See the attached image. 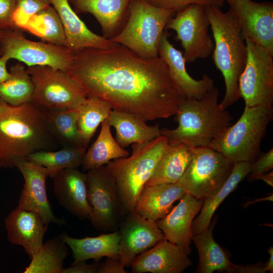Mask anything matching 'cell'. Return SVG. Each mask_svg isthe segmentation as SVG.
Masks as SVG:
<instances>
[{
    "label": "cell",
    "mask_w": 273,
    "mask_h": 273,
    "mask_svg": "<svg viewBox=\"0 0 273 273\" xmlns=\"http://www.w3.org/2000/svg\"><path fill=\"white\" fill-rule=\"evenodd\" d=\"M273 168V149L262 153L259 158L253 162L250 166V177L254 179L256 176L272 170Z\"/></svg>",
    "instance_id": "40"
},
{
    "label": "cell",
    "mask_w": 273,
    "mask_h": 273,
    "mask_svg": "<svg viewBox=\"0 0 273 273\" xmlns=\"http://www.w3.org/2000/svg\"><path fill=\"white\" fill-rule=\"evenodd\" d=\"M178 183L145 186L136 201L133 211L141 216L156 222L171 210L173 203L186 193Z\"/></svg>",
    "instance_id": "23"
},
{
    "label": "cell",
    "mask_w": 273,
    "mask_h": 273,
    "mask_svg": "<svg viewBox=\"0 0 273 273\" xmlns=\"http://www.w3.org/2000/svg\"><path fill=\"white\" fill-rule=\"evenodd\" d=\"M218 95L214 87L200 99H185L174 115L177 127L161 128V135L194 148L209 147L232 125L233 120L226 109L220 107Z\"/></svg>",
    "instance_id": "3"
},
{
    "label": "cell",
    "mask_w": 273,
    "mask_h": 273,
    "mask_svg": "<svg viewBox=\"0 0 273 273\" xmlns=\"http://www.w3.org/2000/svg\"><path fill=\"white\" fill-rule=\"evenodd\" d=\"M273 117L272 105L245 107L238 120L231 125L210 147L234 164L252 163L260 154L261 143Z\"/></svg>",
    "instance_id": "7"
},
{
    "label": "cell",
    "mask_w": 273,
    "mask_h": 273,
    "mask_svg": "<svg viewBox=\"0 0 273 273\" xmlns=\"http://www.w3.org/2000/svg\"><path fill=\"white\" fill-rule=\"evenodd\" d=\"M45 112L50 130L59 145L84 147L77 127V109L45 110Z\"/></svg>",
    "instance_id": "35"
},
{
    "label": "cell",
    "mask_w": 273,
    "mask_h": 273,
    "mask_svg": "<svg viewBox=\"0 0 273 273\" xmlns=\"http://www.w3.org/2000/svg\"><path fill=\"white\" fill-rule=\"evenodd\" d=\"M58 143L52 134L45 110L32 101L11 105L0 98V165L14 168L28 155L54 150Z\"/></svg>",
    "instance_id": "2"
},
{
    "label": "cell",
    "mask_w": 273,
    "mask_h": 273,
    "mask_svg": "<svg viewBox=\"0 0 273 273\" xmlns=\"http://www.w3.org/2000/svg\"><path fill=\"white\" fill-rule=\"evenodd\" d=\"M22 31L28 32L42 41L67 47L63 24L52 5L32 16Z\"/></svg>",
    "instance_id": "31"
},
{
    "label": "cell",
    "mask_w": 273,
    "mask_h": 273,
    "mask_svg": "<svg viewBox=\"0 0 273 273\" xmlns=\"http://www.w3.org/2000/svg\"><path fill=\"white\" fill-rule=\"evenodd\" d=\"M118 229L119 259L125 267H130L138 255L166 239L156 222L133 210L124 216Z\"/></svg>",
    "instance_id": "14"
},
{
    "label": "cell",
    "mask_w": 273,
    "mask_h": 273,
    "mask_svg": "<svg viewBox=\"0 0 273 273\" xmlns=\"http://www.w3.org/2000/svg\"><path fill=\"white\" fill-rule=\"evenodd\" d=\"M67 72L87 95L146 121L174 115L185 99L161 58L142 57L118 43L75 53Z\"/></svg>",
    "instance_id": "1"
},
{
    "label": "cell",
    "mask_w": 273,
    "mask_h": 273,
    "mask_svg": "<svg viewBox=\"0 0 273 273\" xmlns=\"http://www.w3.org/2000/svg\"><path fill=\"white\" fill-rule=\"evenodd\" d=\"M261 179L271 187L273 186V172L271 170L269 173H263L254 177V180Z\"/></svg>",
    "instance_id": "44"
},
{
    "label": "cell",
    "mask_w": 273,
    "mask_h": 273,
    "mask_svg": "<svg viewBox=\"0 0 273 273\" xmlns=\"http://www.w3.org/2000/svg\"><path fill=\"white\" fill-rule=\"evenodd\" d=\"M9 72L10 77L0 84V98L13 106L31 102L34 85L27 68L18 63L12 66Z\"/></svg>",
    "instance_id": "36"
},
{
    "label": "cell",
    "mask_w": 273,
    "mask_h": 273,
    "mask_svg": "<svg viewBox=\"0 0 273 273\" xmlns=\"http://www.w3.org/2000/svg\"><path fill=\"white\" fill-rule=\"evenodd\" d=\"M86 174L92 225L104 232L117 231L124 215L114 180L106 165L91 169Z\"/></svg>",
    "instance_id": "12"
},
{
    "label": "cell",
    "mask_w": 273,
    "mask_h": 273,
    "mask_svg": "<svg viewBox=\"0 0 273 273\" xmlns=\"http://www.w3.org/2000/svg\"><path fill=\"white\" fill-rule=\"evenodd\" d=\"M34 85L32 102L44 110L77 109L87 94L67 72L49 66L27 67Z\"/></svg>",
    "instance_id": "8"
},
{
    "label": "cell",
    "mask_w": 273,
    "mask_h": 273,
    "mask_svg": "<svg viewBox=\"0 0 273 273\" xmlns=\"http://www.w3.org/2000/svg\"><path fill=\"white\" fill-rule=\"evenodd\" d=\"M125 267L119 257H106L103 262L99 263L97 273H126Z\"/></svg>",
    "instance_id": "41"
},
{
    "label": "cell",
    "mask_w": 273,
    "mask_h": 273,
    "mask_svg": "<svg viewBox=\"0 0 273 273\" xmlns=\"http://www.w3.org/2000/svg\"><path fill=\"white\" fill-rule=\"evenodd\" d=\"M248 57L239 80L240 97L245 106L272 105L273 54L249 39Z\"/></svg>",
    "instance_id": "13"
},
{
    "label": "cell",
    "mask_w": 273,
    "mask_h": 273,
    "mask_svg": "<svg viewBox=\"0 0 273 273\" xmlns=\"http://www.w3.org/2000/svg\"><path fill=\"white\" fill-rule=\"evenodd\" d=\"M2 32H3L2 30H0V38H1V36H2Z\"/></svg>",
    "instance_id": "48"
},
{
    "label": "cell",
    "mask_w": 273,
    "mask_h": 273,
    "mask_svg": "<svg viewBox=\"0 0 273 273\" xmlns=\"http://www.w3.org/2000/svg\"><path fill=\"white\" fill-rule=\"evenodd\" d=\"M272 200H273L272 194H271V195H269L266 197L259 198V199H256L254 200L247 202L245 204H244V207H247L251 204H254L255 203H256L259 201H269L272 202Z\"/></svg>",
    "instance_id": "46"
},
{
    "label": "cell",
    "mask_w": 273,
    "mask_h": 273,
    "mask_svg": "<svg viewBox=\"0 0 273 273\" xmlns=\"http://www.w3.org/2000/svg\"><path fill=\"white\" fill-rule=\"evenodd\" d=\"M215 219L201 233L193 235L192 241L199 254V264L196 270L199 273H212L214 271L240 273L241 266L233 263L213 237Z\"/></svg>",
    "instance_id": "26"
},
{
    "label": "cell",
    "mask_w": 273,
    "mask_h": 273,
    "mask_svg": "<svg viewBox=\"0 0 273 273\" xmlns=\"http://www.w3.org/2000/svg\"><path fill=\"white\" fill-rule=\"evenodd\" d=\"M192 265L187 254L165 239L138 255L130 266L134 273H181Z\"/></svg>",
    "instance_id": "21"
},
{
    "label": "cell",
    "mask_w": 273,
    "mask_h": 273,
    "mask_svg": "<svg viewBox=\"0 0 273 273\" xmlns=\"http://www.w3.org/2000/svg\"><path fill=\"white\" fill-rule=\"evenodd\" d=\"M108 118L111 126L115 129V140L122 148L148 142L161 135L158 124L148 125L143 119L133 114L112 110Z\"/></svg>",
    "instance_id": "28"
},
{
    "label": "cell",
    "mask_w": 273,
    "mask_h": 273,
    "mask_svg": "<svg viewBox=\"0 0 273 273\" xmlns=\"http://www.w3.org/2000/svg\"><path fill=\"white\" fill-rule=\"evenodd\" d=\"M193 149L194 147L185 143L168 141L152 176L145 186L177 183L191 159Z\"/></svg>",
    "instance_id": "27"
},
{
    "label": "cell",
    "mask_w": 273,
    "mask_h": 273,
    "mask_svg": "<svg viewBox=\"0 0 273 273\" xmlns=\"http://www.w3.org/2000/svg\"><path fill=\"white\" fill-rule=\"evenodd\" d=\"M108 118L101 123L99 134L88 150L85 152L81 164L83 170L105 165L110 161L129 155L127 150L121 147L113 137Z\"/></svg>",
    "instance_id": "30"
},
{
    "label": "cell",
    "mask_w": 273,
    "mask_h": 273,
    "mask_svg": "<svg viewBox=\"0 0 273 273\" xmlns=\"http://www.w3.org/2000/svg\"><path fill=\"white\" fill-rule=\"evenodd\" d=\"M16 167L24 180L17 207L38 213L48 224H66L64 219L55 216L48 200L46 179L49 173L47 168L26 159L17 163Z\"/></svg>",
    "instance_id": "16"
},
{
    "label": "cell",
    "mask_w": 273,
    "mask_h": 273,
    "mask_svg": "<svg viewBox=\"0 0 273 273\" xmlns=\"http://www.w3.org/2000/svg\"><path fill=\"white\" fill-rule=\"evenodd\" d=\"M1 168H2V167H1V165H0V170H1Z\"/></svg>",
    "instance_id": "49"
},
{
    "label": "cell",
    "mask_w": 273,
    "mask_h": 273,
    "mask_svg": "<svg viewBox=\"0 0 273 273\" xmlns=\"http://www.w3.org/2000/svg\"><path fill=\"white\" fill-rule=\"evenodd\" d=\"M2 31L1 56L17 60L28 67L49 66L66 72L72 65L75 53L66 47L28 40L19 29Z\"/></svg>",
    "instance_id": "10"
},
{
    "label": "cell",
    "mask_w": 273,
    "mask_h": 273,
    "mask_svg": "<svg viewBox=\"0 0 273 273\" xmlns=\"http://www.w3.org/2000/svg\"><path fill=\"white\" fill-rule=\"evenodd\" d=\"M214 42L212 57L224 79L225 92L220 107L226 110L240 97L239 80L246 64L248 51L238 21L230 8L223 12L217 7H206Z\"/></svg>",
    "instance_id": "4"
},
{
    "label": "cell",
    "mask_w": 273,
    "mask_h": 273,
    "mask_svg": "<svg viewBox=\"0 0 273 273\" xmlns=\"http://www.w3.org/2000/svg\"><path fill=\"white\" fill-rule=\"evenodd\" d=\"M76 13H89L101 26L103 36L111 39L124 25L131 0H69Z\"/></svg>",
    "instance_id": "24"
},
{
    "label": "cell",
    "mask_w": 273,
    "mask_h": 273,
    "mask_svg": "<svg viewBox=\"0 0 273 273\" xmlns=\"http://www.w3.org/2000/svg\"><path fill=\"white\" fill-rule=\"evenodd\" d=\"M50 5V0H17V8L14 15L16 28L22 30V28L32 16Z\"/></svg>",
    "instance_id": "37"
},
{
    "label": "cell",
    "mask_w": 273,
    "mask_h": 273,
    "mask_svg": "<svg viewBox=\"0 0 273 273\" xmlns=\"http://www.w3.org/2000/svg\"><path fill=\"white\" fill-rule=\"evenodd\" d=\"M244 40L249 39L273 54V4L231 0L230 4Z\"/></svg>",
    "instance_id": "15"
},
{
    "label": "cell",
    "mask_w": 273,
    "mask_h": 273,
    "mask_svg": "<svg viewBox=\"0 0 273 273\" xmlns=\"http://www.w3.org/2000/svg\"><path fill=\"white\" fill-rule=\"evenodd\" d=\"M17 8V0H0V30L16 28L14 15Z\"/></svg>",
    "instance_id": "39"
},
{
    "label": "cell",
    "mask_w": 273,
    "mask_h": 273,
    "mask_svg": "<svg viewBox=\"0 0 273 273\" xmlns=\"http://www.w3.org/2000/svg\"><path fill=\"white\" fill-rule=\"evenodd\" d=\"M111 106L97 97L87 95L77 108V127L83 146L86 148L99 125L108 118Z\"/></svg>",
    "instance_id": "33"
},
{
    "label": "cell",
    "mask_w": 273,
    "mask_h": 273,
    "mask_svg": "<svg viewBox=\"0 0 273 273\" xmlns=\"http://www.w3.org/2000/svg\"><path fill=\"white\" fill-rule=\"evenodd\" d=\"M175 13L172 10L154 6L145 0H131L123 27L110 39L142 57H157L165 26Z\"/></svg>",
    "instance_id": "6"
},
{
    "label": "cell",
    "mask_w": 273,
    "mask_h": 273,
    "mask_svg": "<svg viewBox=\"0 0 273 273\" xmlns=\"http://www.w3.org/2000/svg\"><path fill=\"white\" fill-rule=\"evenodd\" d=\"M53 191L59 204L79 219L89 218L92 207L87 196V174L78 168H66L53 178Z\"/></svg>",
    "instance_id": "20"
},
{
    "label": "cell",
    "mask_w": 273,
    "mask_h": 273,
    "mask_svg": "<svg viewBox=\"0 0 273 273\" xmlns=\"http://www.w3.org/2000/svg\"><path fill=\"white\" fill-rule=\"evenodd\" d=\"M99 264L98 261L89 264L86 261L72 263L71 266L64 268L62 273H96Z\"/></svg>",
    "instance_id": "42"
},
{
    "label": "cell",
    "mask_w": 273,
    "mask_h": 273,
    "mask_svg": "<svg viewBox=\"0 0 273 273\" xmlns=\"http://www.w3.org/2000/svg\"><path fill=\"white\" fill-rule=\"evenodd\" d=\"M203 202L204 200L197 199L186 192L179 202L165 217L156 221L165 239L188 255L192 252V222L200 211Z\"/></svg>",
    "instance_id": "17"
},
{
    "label": "cell",
    "mask_w": 273,
    "mask_h": 273,
    "mask_svg": "<svg viewBox=\"0 0 273 273\" xmlns=\"http://www.w3.org/2000/svg\"><path fill=\"white\" fill-rule=\"evenodd\" d=\"M9 60L6 56L0 57V84L8 80L11 76V74L7 69V64Z\"/></svg>",
    "instance_id": "43"
},
{
    "label": "cell",
    "mask_w": 273,
    "mask_h": 273,
    "mask_svg": "<svg viewBox=\"0 0 273 273\" xmlns=\"http://www.w3.org/2000/svg\"><path fill=\"white\" fill-rule=\"evenodd\" d=\"M269 254V259L265 266L263 267V271L265 272L267 271H270V272H273V248L270 246L267 250Z\"/></svg>",
    "instance_id": "45"
},
{
    "label": "cell",
    "mask_w": 273,
    "mask_h": 273,
    "mask_svg": "<svg viewBox=\"0 0 273 273\" xmlns=\"http://www.w3.org/2000/svg\"><path fill=\"white\" fill-rule=\"evenodd\" d=\"M168 144L167 138L162 135L148 142L132 144L130 156L112 160L106 164L115 183L124 215L133 210L141 191Z\"/></svg>",
    "instance_id": "5"
},
{
    "label": "cell",
    "mask_w": 273,
    "mask_h": 273,
    "mask_svg": "<svg viewBox=\"0 0 273 273\" xmlns=\"http://www.w3.org/2000/svg\"><path fill=\"white\" fill-rule=\"evenodd\" d=\"M71 249L76 263L89 259L98 261L102 257H119V231H115L97 237L75 238L65 233L60 235Z\"/></svg>",
    "instance_id": "25"
},
{
    "label": "cell",
    "mask_w": 273,
    "mask_h": 273,
    "mask_svg": "<svg viewBox=\"0 0 273 273\" xmlns=\"http://www.w3.org/2000/svg\"><path fill=\"white\" fill-rule=\"evenodd\" d=\"M5 224L9 242L23 247L31 259L41 247L49 224L38 213L17 207Z\"/></svg>",
    "instance_id": "19"
},
{
    "label": "cell",
    "mask_w": 273,
    "mask_h": 273,
    "mask_svg": "<svg viewBox=\"0 0 273 273\" xmlns=\"http://www.w3.org/2000/svg\"><path fill=\"white\" fill-rule=\"evenodd\" d=\"M68 255L66 243L60 235L54 237L43 243L23 273H62Z\"/></svg>",
    "instance_id": "34"
},
{
    "label": "cell",
    "mask_w": 273,
    "mask_h": 273,
    "mask_svg": "<svg viewBox=\"0 0 273 273\" xmlns=\"http://www.w3.org/2000/svg\"><path fill=\"white\" fill-rule=\"evenodd\" d=\"M210 22L206 7L192 4L176 12L165 29L176 32L175 39L180 41L186 63L212 55L214 42L209 33Z\"/></svg>",
    "instance_id": "11"
},
{
    "label": "cell",
    "mask_w": 273,
    "mask_h": 273,
    "mask_svg": "<svg viewBox=\"0 0 273 273\" xmlns=\"http://www.w3.org/2000/svg\"><path fill=\"white\" fill-rule=\"evenodd\" d=\"M63 24L67 47L73 53L86 49H107L117 43L92 32L72 9L69 0H50Z\"/></svg>",
    "instance_id": "22"
},
{
    "label": "cell",
    "mask_w": 273,
    "mask_h": 273,
    "mask_svg": "<svg viewBox=\"0 0 273 273\" xmlns=\"http://www.w3.org/2000/svg\"><path fill=\"white\" fill-rule=\"evenodd\" d=\"M158 8L172 10L177 12L192 4H198L205 7L223 6L225 0H145Z\"/></svg>",
    "instance_id": "38"
},
{
    "label": "cell",
    "mask_w": 273,
    "mask_h": 273,
    "mask_svg": "<svg viewBox=\"0 0 273 273\" xmlns=\"http://www.w3.org/2000/svg\"><path fill=\"white\" fill-rule=\"evenodd\" d=\"M225 1H226L230 5L231 3V0H225Z\"/></svg>",
    "instance_id": "47"
},
{
    "label": "cell",
    "mask_w": 273,
    "mask_h": 273,
    "mask_svg": "<svg viewBox=\"0 0 273 273\" xmlns=\"http://www.w3.org/2000/svg\"><path fill=\"white\" fill-rule=\"evenodd\" d=\"M169 35L165 30L159 46V56L164 61L172 80L185 99H200L214 87V81L206 74L198 80L189 74L183 54L170 43Z\"/></svg>",
    "instance_id": "18"
},
{
    "label": "cell",
    "mask_w": 273,
    "mask_h": 273,
    "mask_svg": "<svg viewBox=\"0 0 273 273\" xmlns=\"http://www.w3.org/2000/svg\"><path fill=\"white\" fill-rule=\"evenodd\" d=\"M86 148L64 146L59 150H43L28 155L26 160L47 168L49 176L53 178L66 168H78L81 165Z\"/></svg>",
    "instance_id": "32"
},
{
    "label": "cell",
    "mask_w": 273,
    "mask_h": 273,
    "mask_svg": "<svg viewBox=\"0 0 273 273\" xmlns=\"http://www.w3.org/2000/svg\"><path fill=\"white\" fill-rule=\"evenodd\" d=\"M251 164V163L249 162L235 163L231 174L222 187L215 193L204 200L199 215L192 222L193 235L199 234L207 228L217 207L249 174Z\"/></svg>",
    "instance_id": "29"
},
{
    "label": "cell",
    "mask_w": 273,
    "mask_h": 273,
    "mask_svg": "<svg viewBox=\"0 0 273 273\" xmlns=\"http://www.w3.org/2000/svg\"><path fill=\"white\" fill-rule=\"evenodd\" d=\"M234 164L210 147L194 148L178 183L193 197L204 200L215 193L231 174Z\"/></svg>",
    "instance_id": "9"
}]
</instances>
